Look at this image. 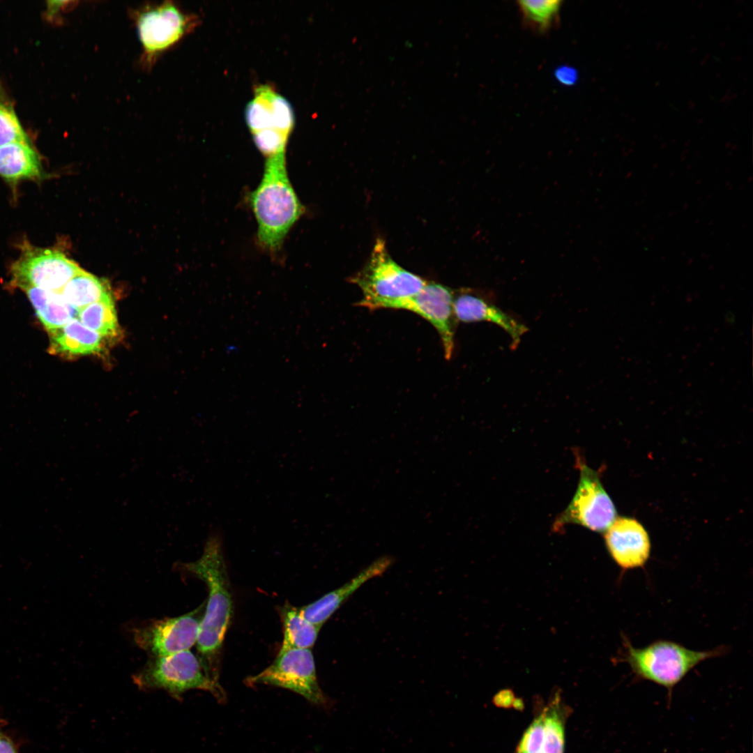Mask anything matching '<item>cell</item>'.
I'll return each mask as SVG.
<instances>
[{
    "label": "cell",
    "mask_w": 753,
    "mask_h": 753,
    "mask_svg": "<svg viewBox=\"0 0 753 753\" xmlns=\"http://www.w3.org/2000/svg\"><path fill=\"white\" fill-rule=\"evenodd\" d=\"M132 679L141 690H162L177 701L194 689L210 692L220 703L227 698L219 680L207 673L199 657L190 650L153 657Z\"/></svg>",
    "instance_id": "obj_5"
},
{
    "label": "cell",
    "mask_w": 753,
    "mask_h": 753,
    "mask_svg": "<svg viewBox=\"0 0 753 753\" xmlns=\"http://www.w3.org/2000/svg\"><path fill=\"white\" fill-rule=\"evenodd\" d=\"M75 3L76 2L73 1H47L46 16L50 19H52L59 15L61 11L73 7Z\"/></svg>",
    "instance_id": "obj_27"
},
{
    "label": "cell",
    "mask_w": 753,
    "mask_h": 753,
    "mask_svg": "<svg viewBox=\"0 0 753 753\" xmlns=\"http://www.w3.org/2000/svg\"><path fill=\"white\" fill-rule=\"evenodd\" d=\"M544 753H563L564 729L563 721L556 709L544 713Z\"/></svg>",
    "instance_id": "obj_24"
},
{
    "label": "cell",
    "mask_w": 753,
    "mask_h": 753,
    "mask_svg": "<svg viewBox=\"0 0 753 753\" xmlns=\"http://www.w3.org/2000/svg\"><path fill=\"white\" fill-rule=\"evenodd\" d=\"M39 156L29 143L14 142L0 146V176L11 183L41 176Z\"/></svg>",
    "instance_id": "obj_18"
},
{
    "label": "cell",
    "mask_w": 753,
    "mask_h": 753,
    "mask_svg": "<svg viewBox=\"0 0 753 753\" xmlns=\"http://www.w3.org/2000/svg\"><path fill=\"white\" fill-rule=\"evenodd\" d=\"M0 753H19L15 742L3 734L0 736Z\"/></svg>",
    "instance_id": "obj_28"
},
{
    "label": "cell",
    "mask_w": 753,
    "mask_h": 753,
    "mask_svg": "<svg viewBox=\"0 0 753 753\" xmlns=\"http://www.w3.org/2000/svg\"><path fill=\"white\" fill-rule=\"evenodd\" d=\"M496 703L502 706H510L513 702V694L511 692L505 690L499 693L496 698Z\"/></svg>",
    "instance_id": "obj_29"
},
{
    "label": "cell",
    "mask_w": 753,
    "mask_h": 753,
    "mask_svg": "<svg viewBox=\"0 0 753 753\" xmlns=\"http://www.w3.org/2000/svg\"><path fill=\"white\" fill-rule=\"evenodd\" d=\"M555 77L560 83L567 86L574 84L578 79L576 70L572 67L565 66H561L556 70Z\"/></svg>",
    "instance_id": "obj_26"
},
{
    "label": "cell",
    "mask_w": 753,
    "mask_h": 753,
    "mask_svg": "<svg viewBox=\"0 0 753 753\" xmlns=\"http://www.w3.org/2000/svg\"><path fill=\"white\" fill-rule=\"evenodd\" d=\"M245 117L254 144L266 160L286 156L295 116L285 97L271 84H258L245 107Z\"/></svg>",
    "instance_id": "obj_7"
},
{
    "label": "cell",
    "mask_w": 753,
    "mask_h": 753,
    "mask_svg": "<svg viewBox=\"0 0 753 753\" xmlns=\"http://www.w3.org/2000/svg\"><path fill=\"white\" fill-rule=\"evenodd\" d=\"M248 201L257 224L258 245L271 254H277L305 213L289 178L286 156L265 160L261 181Z\"/></svg>",
    "instance_id": "obj_2"
},
{
    "label": "cell",
    "mask_w": 753,
    "mask_h": 753,
    "mask_svg": "<svg viewBox=\"0 0 753 753\" xmlns=\"http://www.w3.org/2000/svg\"><path fill=\"white\" fill-rule=\"evenodd\" d=\"M78 310L93 303L112 296L107 281L82 270L59 292Z\"/></svg>",
    "instance_id": "obj_20"
},
{
    "label": "cell",
    "mask_w": 753,
    "mask_h": 753,
    "mask_svg": "<svg viewBox=\"0 0 753 753\" xmlns=\"http://www.w3.org/2000/svg\"><path fill=\"white\" fill-rule=\"evenodd\" d=\"M393 562L394 559L390 556L376 558L344 585L301 607V612L309 621L321 627L350 595L370 579L384 573Z\"/></svg>",
    "instance_id": "obj_14"
},
{
    "label": "cell",
    "mask_w": 753,
    "mask_h": 753,
    "mask_svg": "<svg viewBox=\"0 0 753 753\" xmlns=\"http://www.w3.org/2000/svg\"><path fill=\"white\" fill-rule=\"evenodd\" d=\"M48 333L51 354L73 359L105 351V337L86 327L77 318Z\"/></svg>",
    "instance_id": "obj_16"
},
{
    "label": "cell",
    "mask_w": 753,
    "mask_h": 753,
    "mask_svg": "<svg viewBox=\"0 0 753 753\" xmlns=\"http://www.w3.org/2000/svg\"><path fill=\"white\" fill-rule=\"evenodd\" d=\"M544 741V713L526 730L518 746L517 753H540Z\"/></svg>",
    "instance_id": "obj_25"
},
{
    "label": "cell",
    "mask_w": 753,
    "mask_h": 753,
    "mask_svg": "<svg viewBox=\"0 0 753 753\" xmlns=\"http://www.w3.org/2000/svg\"><path fill=\"white\" fill-rule=\"evenodd\" d=\"M35 312L48 332L77 319L79 310L70 305L59 292L30 287L24 290Z\"/></svg>",
    "instance_id": "obj_17"
},
{
    "label": "cell",
    "mask_w": 753,
    "mask_h": 753,
    "mask_svg": "<svg viewBox=\"0 0 753 753\" xmlns=\"http://www.w3.org/2000/svg\"><path fill=\"white\" fill-rule=\"evenodd\" d=\"M77 319L86 327L105 338H116L120 335L121 329L113 296L79 310Z\"/></svg>",
    "instance_id": "obj_21"
},
{
    "label": "cell",
    "mask_w": 753,
    "mask_h": 753,
    "mask_svg": "<svg viewBox=\"0 0 753 753\" xmlns=\"http://www.w3.org/2000/svg\"><path fill=\"white\" fill-rule=\"evenodd\" d=\"M283 623V640L280 651L310 649L316 642L320 626L304 617L297 608L287 604L280 611Z\"/></svg>",
    "instance_id": "obj_19"
},
{
    "label": "cell",
    "mask_w": 753,
    "mask_h": 753,
    "mask_svg": "<svg viewBox=\"0 0 753 753\" xmlns=\"http://www.w3.org/2000/svg\"><path fill=\"white\" fill-rule=\"evenodd\" d=\"M220 526L208 533L201 556L179 563L180 568L204 581L208 598L197 641L199 659L207 673L219 680L220 655L233 614V600Z\"/></svg>",
    "instance_id": "obj_1"
},
{
    "label": "cell",
    "mask_w": 753,
    "mask_h": 753,
    "mask_svg": "<svg viewBox=\"0 0 753 753\" xmlns=\"http://www.w3.org/2000/svg\"><path fill=\"white\" fill-rule=\"evenodd\" d=\"M454 292L446 286L428 282L416 295L393 303L390 309L413 312L428 321L439 333L446 359H450L455 347L453 312Z\"/></svg>",
    "instance_id": "obj_12"
},
{
    "label": "cell",
    "mask_w": 753,
    "mask_h": 753,
    "mask_svg": "<svg viewBox=\"0 0 753 753\" xmlns=\"http://www.w3.org/2000/svg\"><path fill=\"white\" fill-rule=\"evenodd\" d=\"M607 551L623 572L644 568L651 554V540L637 520L620 517L605 531Z\"/></svg>",
    "instance_id": "obj_13"
},
{
    "label": "cell",
    "mask_w": 753,
    "mask_h": 753,
    "mask_svg": "<svg viewBox=\"0 0 753 753\" xmlns=\"http://www.w3.org/2000/svg\"><path fill=\"white\" fill-rule=\"evenodd\" d=\"M204 604L188 614L154 621L135 629V643L153 657L190 650L197 641Z\"/></svg>",
    "instance_id": "obj_11"
},
{
    "label": "cell",
    "mask_w": 753,
    "mask_h": 753,
    "mask_svg": "<svg viewBox=\"0 0 753 753\" xmlns=\"http://www.w3.org/2000/svg\"><path fill=\"white\" fill-rule=\"evenodd\" d=\"M579 480L568 507L554 523L553 529L578 524L595 532H605L616 517V507L604 489L597 471L577 457Z\"/></svg>",
    "instance_id": "obj_8"
},
{
    "label": "cell",
    "mask_w": 753,
    "mask_h": 753,
    "mask_svg": "<svg viewBox=\"0 0 753 753\" xmlns=\"http://www.w3.org/2000/svg\"><path fill=\"white\" fill-rule=\"evenodd\" d=\"M249 685L264 684L293 691L312 703L329 708L330 700L318 683L315 663L310 649L279 651L273 662L261 673L246 680Z\"/></svg>",
    "instance_id": "obj_10"
},
{
    "label": "cell",
    "mask_w": 753,
    "mask_h": 753,
    "mask_svg": "<svg viewBox=\"0 0 753 753\" xmlns=\"http://www.w3.org/2000/svg\"><path fill=\"white\" fill-rule=\"evenodd\" d=\"M349 280L363 292L356 305L372 310L389 308L393 303L417 294L427 283L399 266L381 238L376 241L368 262Z\"/></svg>",
    "instance_id": "obj_4"
},
{
    "label": "cell",
    "mask_w": 753,
    "mask_h": 753,
    "mask_svg": "<svg viewBox=\"0 0 753 753\" xmlns=\"http://www.w3.org/2000/svg\"><path fill=\"white\" fill-rule=\"evenodd\" d=\"M453 312L457 322L487 321L502 328L511 337L513 348L519 344L528 328L498 307L468 291L454 295Z\"/></svg>",
    "instance_id": "obj_15"
},
{
    "label": "cell",
    "mask_w": 753,
    "mask_h": 753,
    "mask_svg": "<svg viewBox=\"0 0 753 753\" xmlns=\"http://www.w3.org/2000/svg\"><path fill=\"white\" fill-rule=\"evenodd\" d=\"M526 27L538 33H546L558 22L562 1L559 0L517 1Z\"/></svg>",
    "instance_id": "obj_22"
},
{
    "label": "cell",
    "mask_w": 753,
    "mask_h": 753,
    "mask_svg": "<svg viewBox=\"0 0 753 753\" xmlns=\"http://www.w3.org/2000/svg\"><path fill=\"white\" fill-rule=\"evenodd\" d=\"M142 52L141 67L151 70L158 58L190 33L199 17L172 1L144 4L130 10Z\"/></svg>",
    "instance_id": "obj_6"
},
{
    "label": "cell",
    "mask_w": 753,
    "mask_h": 753,
    "mask_svg": "<svg viewBox=\"0 0 753 753\" xmlns=\"http://www.w3.org/2000/svg\"><path fill=\"white\" fill-rule=\"evenodd\" d=\"M621 659L627 663L637 680L664 687L671 697L673 688L701 662L722 655L724 647L694 651L669 640H657L636 648L623 637Z\"/></svg>",
    "instance_id": "obj_3"
},
{
    "label": "cell",
    "mask_w": 753,
    "mask_h": 753,
    "mask_svg": "<svg viewBox=\"0 0 753 753\" xmlns=\"http://www.w3.org/2000/svg\"><path fill=\"white\" fill-rule=\"evenodd\" d=\"M14 142L29 140L11 101L0 89V146Z\"/></svg>",
    "instance_id": "obj_23"
},
{
    "label": "cell",
    "mask_w": 753,
    "mask_h": 753,
    "mask_svg": "<svg viewBox=\"0 0 753 753\" xmlns=\"http://www.w3.org/2000/svg\"><path fill=\"white\" fill-rule=\"evenodd\" d=\"M6 722L4 720L0 718V736L2 734L1 731L2 729L6 726Z\"/></svg>",
    "instance_id": "obj_30"
},
{
    "label": "cell",
    "mask_w": 753,
    "mask_h": 753,
    "mask_svg": "<svg viewBox=\"0 0 753 753\" xmlns=\"http://www.w3.org/2000/svg\"><path fill=\"white\" fill-rule=\"evenodd\" d=\"M82 270L61 251L24 242L21 254L10 266V284L23 291L36 287L59 292Z\"/></svg>",
    "instance_id": "obj_9"
}]
</instances>
